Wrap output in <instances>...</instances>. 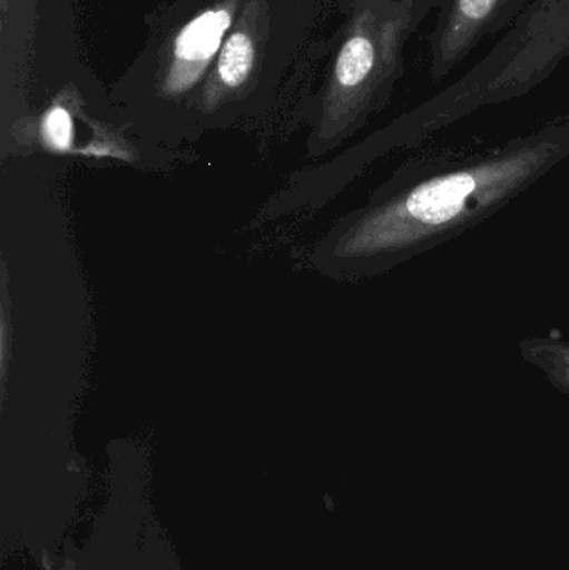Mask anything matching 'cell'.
Returning a JSON list of instances; mask_svg holds the SVG:
<instances>
[{"mask_svg": "<svg viewBox=\"0 0 569 570\" xmlns=\"http://www.w3.org/2000/svg\"><path fill=\"white\" fill-rule=\"evenodd\" d=\"M527 0H444L430 37V72L440 80L471 50L518 19Z\"/></svg>", "mask_w": 569, "mask_h": 570, "instance_id": "cell-1", "label": "cell"}, {"mask_svg": "<svg viewBox=\"0 0 569 570\" xmlns=\"http://www.w3.org/2000/svg\"><path fill=\"white\" fill-rule=\"evenodd\" d=\"M42 137L47 147L57 153H66L72 146L73 126L69 112L63 107H53L42 120Z\"/></svg>", "mask_w": 569, "mask_h": 570, "instance_id": "cell-5", "label": "cell"}, {"mask_svg": "<svg viewBox=\"0 0 569 570\" xmlns=\"http://www.w3.org/2000/svg\"><path fill=\"white\" fill-rule=\"evenodd\" d=\"M478 184L480 180L474 174H454L431 180L408 197L404 209L418 223L440 226L463 210L468 197L478 189Z\"/></svg>", "mask_w": 569, "mask_h": 570, "instance_id": "cell-2", "label": "cell"}, {"mask_svg": "<svg viewBox=\"0 0 569 570\" xmlns=\"http://www.w3.org/2000/svg\"><path fill=\"white\" fill-rule=\"evenodd\" d=\"M254 66L253 40L246 33H233L224 43L219 57L220 80L227 87H239L249 76Z\"/></svg>", "mask_w": 569, "mask_h": 570, "instance_id": "cell-4", "label": "cell"}, {"mask_svg": "<svg viewBox=\"0 0 569 570\" xmlns=\"http://www.w3.org/2000/svg\"><path fill=\"white\" fill-rule=\"evenodd\" d=\"M230 26V12L227 9L209 10L190 20L179 33L174 47L177 63L184 67H199L206 63L219 49L220 40Z\"/></svg>", "mask_w": 569, "mask_h": 570, "instance_id": "cell-3", "label": "cell"}]
</instances>
